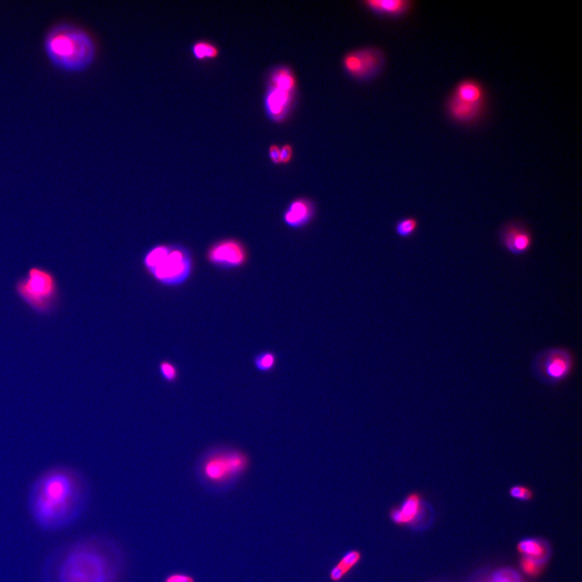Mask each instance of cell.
I'll return each mask as SVG.
<instances>
[{"label":"cell","instance_id":"9c48e42d","mask_svg":"<svg viewBox=\"0 0 582 582\" xmlns=\"http://www.w3.org/2000/svg\"><path fill=\"white\" fill-rule=\"evenodd\" d=\"M208 264L221 270H236L245 267L249 260V251L242 240L228 237L213 242L205 253Z\"/></svg>","mask_w":582,"mask_h":582},{"label":"cell","instance_id":"30bf717a","mask_svg":"<svg viewBox=\"0 0 582 582\" xmlns=\"http://www.w3.org/2000/svg\"><path fill=\"white\" fill-rule=\"evenodd\" d=\"M384 64L383 53L376 47H364L349 51L342 59L344 73L359 81L375 78L383 70Z\"/></svg>","mask_w":582,"mask_h":582},{"label":"cell","instance_id":"8fae6325","mask_svg":"<svg viewBox=\"0 0 582 582\" xmlns=\"http://www.w3.org/2000/svg\"><path fill=\"white\" fill-rule=\"evenodd\" d=\"M500 245L514 256H524L531 251L533 235L528 226L521 221H512L504 223L498 233Z\"/></svg>","mask_w":582,"mask_h":582},{"label":"cell","instance_id":"277c9868","mask_svg":"<svg viewBox=\"0 0 582 582\" xmlns=\"http://www.w3.org/2000/svg\"><path fill=\"white\" fill-rule=\"evenodd\" d=\"M250 467L245 451L221 445L204 451L196 462V477L203 488L213 494L233 490Z\"/></svg>","mask_w":582,"mask_h":582},{"label":"cell","instance_id":"9a60e30c","mask_svg":"<svg viewBox=\"0 0 582 582\" xmlns=\"http://www.w3.org/2000/svg\"><path fill=\"white\" fill-rule=\"evenodd\" d=\"M365 7L379 16L399 17L412 8V2L407 0H366Z\"/></svg>","mask_w":582,"mask_h":582},{"label":"cell","instance_id":"ba28073f","mask_svg":"<svg viewBox=\"0 0 582 582\" xmlns=\"http://www.w3.org/2000/svg\"><path fill=\"white\" fill-rule=\"evenodd\" d=\"M573 355L565 348H551L540 352L533 361L534 375L544 383L558 385L571 375Z\"/></svg>","mask_w":582,"mask_h":582},{"label":"cell","instance_id":"44dd1931","mask_svg":"<svg viewBox=\"0 0 582 582\" xmlns=\"http://www.w3.org/2000/svg\"><path fill=\"white\" fill-rule=\"evenodd\" d=\"M485 580L487 582H524L520 574L510 568L497 569Z\"/></svg>","mask_w":582,"mask_h":582},{"label":"cell","instance_id":"8992f818","mask_svg":"<svg viewBox=\"0 0 582 582\" xmlns=\"http://www.w3.org/2000/svg\"><path fill=\"white\" fill-rule=\"evenodd\" d=\"M15 292L29 309L40 316H51L61 305V293L55 274L43 266L33 265L18 280Z\"/></svg>","mask_w":582,"mask_h":582},{"label":"cell","instance_id":"cb8c5ba5","mask_svg":"<svg viewBox=\"0 0 582 582\" xmlns=\"http://www.w3.org/2000/svg\"><path fill=\"white\" fill-rule=\"evenodd\" d=\"M520 566L522 571L527 575L530 576V577H537V576L542 573L545 565L531 559V558L522 556L520 561Z\"/></svg>","mask_w":582,"mask_h":582},{"label":"cell","instance_id":"ffe728a7","mask_svg":"<svg viewBox=\"0 0 582 582\" xmlns=\"http://www.w3.org/2000/svg\"><path fill=\"white\" fill-rule=\"evenodd\" d=\"M419 223L414 217H406L400 219L395 225L396 234L402 239L411 238L417 233Z\"/></svg>","mask_w":582,"mask_h":582},{"label":"cell","instance_id":"7c38bea8","mask_svg":"<svg viewBox=\"0 0 582 582\" xmlns=\"http://www.w3.org/2000/svg\"><path fill=\"white\" fill-rule=\"evenodd\" d=\"M427 507L419 492L409 494L400 507L390 510V519L398 526L416 527L420 526L426 518Z\"/></svg>","mask_w":582,"mask_h":582},{"label":"cell","instance_id":"7402d4cb","mask_svg":"<svg viewBox=\"0 0 582 582\" xmlns=\"http://www.w3.org/2000/svg\"><path fill=\"white\" fill-rule=\"evenodd\" d=\"M362 554L359 550H350L344 554L337 565L339 566L344 573L348 575L361 561Z\"/></svg>","mask_w":582,"mask_h":582},{"label":"cell","instance_id":"5bb4252c","mask_svg":"<svg viewBox=\"0 0 582 582\" xmlns=\"http://www.w3.org/2000/svg\"><path fill=\"white\" fill-rule=\"evenodd\" d=\"M448 115L453 120L461 124L477 122L482 115L485 104H472L456 98L453 95L448 100Z\"/></svg>","mask_w":582,"mask_h":582},{"label":"cell","instance_id":"52a82bcc","mask_svg":"<svg viewBox=\"0 0 582 582\" xmlns=\"http://www.w3.org/2000/svg\"><path fill=\"white\" fill-rule=\"evenodd\" d=\"M298 81L292 69L287 65L273 68L267 79L265 110L272 122L287 120L295 104Z\"/></svg>","mask_w":582,"mask_h":582},{"label":"cell","instance_id":"83f0119b","mask_svg":"<svg viewBox=\"0 0 582 582\" xmlns=\"http://www.w3.org/2000/svg\"><path fill=\"white\" fill-rule=\"evenodd\" d=\"M280 150L281 147L277 144H271L269 147V157L275 165H280Z\"/></svg>","mask_w":582,"mask_h":582},{"label":"cell","instance_id":"7a4b0ae2","mask_svg":"<svg viewBox=\"0 0 582 582\" xmlns=\"http://www.w3.org/2000/svg\"><path fill=\"white\" fill-rule=\"evenodd\" d=\"M126 555L114 539L88 534L65 544L47 556L43 582H122Z\"/></svg>","mask_w":582,"mask_h":582},{"label":"cell","instance_id":"d4e9b609","mask_svg":"<svg viewBox=\"0 0 582 582\" xmlns=\"http://www.w3.org/2000/svg\"><path fill=\"white\" fill-rule=\"evenodd\" d=\"M509 495L517 500L522 502L531 501L534 496L533 491L525 485H514L509 490Z\"/></svg>","mask_w":582,"mask_h":582},{"label":"cell","instance_id":"4fadbf2b","mask_svg":"<svg viewBox=\"0 0 582 582\" xmlns=\"http://www.w3.org/2000/svg\"><path fill=\"white\" fill-rule=\"evenodd\" d=\"M317 215V206L314 201L305 198H297L290 201L283 213V222L287 227L300 230L310 224Z\"/></svg>","mask_w":582,"mask_h":582},{"label":"cell","instance_id":"6da1fadb","mask_svg":"<svg viewBox=\"0 0 582 582\" xmlns=\"http://www.w3.org/2000/svg\"><path fill=\"white\" fill-rule=\"evenodd\" d=\"M85 475L74 467L57 466L36 478L28 491L27 512L41 532L55 534L79 522L91 501Z\"/></svg>","mask_w":582,"mask_h":582},{"label":"cell","instance_id":"5b68a950","mask_svg":"<svg viewBox=\"0 0 582 582\" xmlns=\"http://www.w3.org/2000/svg\"><path fill=\"white\" fill-rule=\"evenodd\" d=\"M148 275L160 286L175 288L184 286L193 276L194 259L190 249L181 243H159L142 257Z\"/></svg>","mask_w":582,"mask_h":582},{"label":"cell","instance_id":"4316f807","mask_svg":"<svg viewBox=\"0 0 582 582\" xmlns=\"http://www.w3.org/2000/svg\"><path fill=\"white\" fill-rule=\"evenodd\" d=\"M294 156V149L292 145L289 144H285L281 147L280 150V164H288L292 162Z\"/></svg>","mask_w":582,"mask_h":582},{"label":"cell","instance_id":"ac0fdd59","mask_svg":"<svg viewBox=\"0 0 582 582\" xmlns=\"http://www.w3.org/2000/svg\"><path fill=\"white\" fill-rule=\"evenodd\" d=\"M191 51L194 58L199 61L212 60L219 55L218 47L206 41L195 43L192 46Z\"/></svg>","mask_w":582,"mask_h":582},{"label":"cell","instance_id":"f1b7e54d","mask_svg":"<svg viewBox=\"0 0 582 582\" xmlns=\"http://www.w3.org/2000/svg\"><path fill=\"white\" fill-rule=\"evenodd\" d=\"M346 577V574L344 573L343 570L337 565L332 568L329 573V578L332 581L340 582Z\"/></svg>","mask_w":582,"mask_h":582},{"label":"cell","instance_id":"2e32d148","mask_svg":"<svg viewBox=\"0 0 582 582\" xmlns=\"http://www.w3.org/2000/svg\"><path fill=\"white\" fill-rule=\"evenodd\" d=\"M518 550L522 556L531 558L545 565L551 556L550 545L539 538L522 539L518 544Z\"/></svg>","mask_w":582,"mask_h":582},{"label":"cell","instance_id":"e0dca14e","mask_svg":"<svg viewBox=\"0 0 582 582\" xmlns=\"http://www.w3.org/2000/svg\"><path fill=\"white\" fill-rule=\"evenodd\" d=\"M453 96L462 102L472 104H485V92L477 81L465 80L456 86Z\"/></svg>","mask_w":582,"mask_h":582},{"label":"cell","instance_id":"f546056e","mask_svg":"<svg viewBox=\"0 0 582 582\" xmlns=\"http://www.w3.org/2000/svg\"><path fill=\"white\" fill-rule=\"evenodd\" d=\"M479 582H487L485 579L480 580Z\"/></svg>","mask_w":582,"mask_h":582},{"label":"cell","instance_id":"603a6c76","mask_svg":"<svg viewBox=\"0 0 582 582\" xmlns=\"http://www.w3.org/2000/svg\"><path fill=\"white\" fill-rule=\"evenodd\" d=\"M159 375L166 383H175L179 378V371L174 362L169 360H163L159 364Z\"/></svg>","mask_w":582,"mask_h":582},{"label":"cell","instance_id":"d6986e66","mask_svg":"<svg viewBox=\"0 0 582 582\" xmlns=\"http://www.w3.org/2000/svg\"><path fill=\"white\" fill-rule=\"evenodd\" d=\"M277 357L275 352L266 350L255 356L253 365L261 373H269L274 371L277 366Z\"/></svg>","mask_w":582,"mask_h":582},{"label":"cell","instance_id":"3957f363","mask_svg":"<svg viewBox=\"0 0 582 582\" xmlns=\"http://www.w3.org/2000/svg\"><path fill=\"white\" fill-rule=\"evenodd\" d=\"M43 49L53 67L68 73H83L97 57L91 34L70 21L57 22L47 31Z\"/></svg>","mask_w":582,"mask_h":582},{"label":"cell","instance_id":"484cf974","mask_svg":"<svg viewBox=\"0 0 582 582\" xmlns=\"http://www.w3.org/2000/svg\"><path fill=\"white\" fill-rule=\"evenodd\" d=\"M163 582H197V581L191 574L176 572L169 574Z\"/></svg>","mask_w":582,"mask_h":582}]
</instances>
